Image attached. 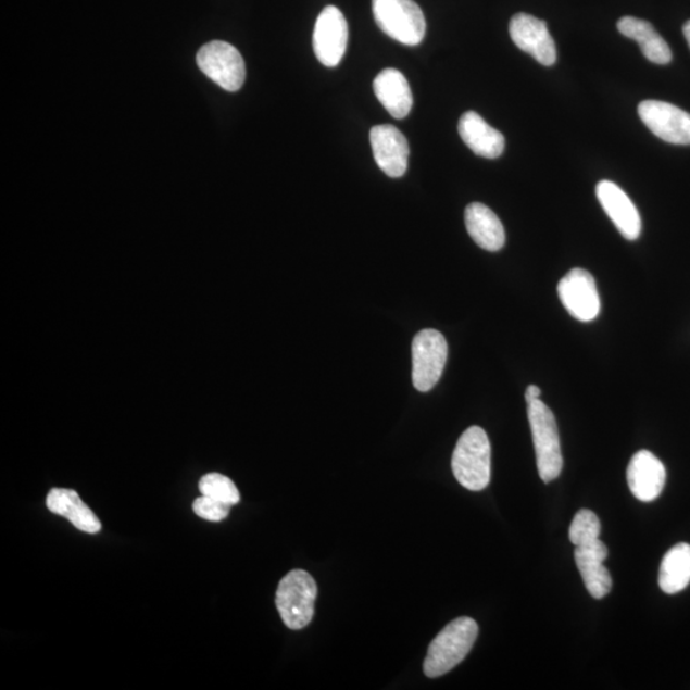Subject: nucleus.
I'll use <instances>...</instances> for the list:
<instances>
[{"mask_svg":"<svg viewBox=\"0 0 690 690\" xmlns=\"http://www.w3.org/2000/svg\"><path fill=\"white\" fill-rule=\"evenodd\" d=\"M528 421L531 426L536 462L544 484L554 481L563 471L561 438L554 413L541 399L528 404Z\"/></svg>","mask_w":690,"mask_h":690,"instance_id":"nucleus-3","label":"nucleus"},{"mask_svg":"<svg viewBox=\"0 0 690 690\" xmlns=\"http://www.w3.org/2000/svg\"><path fill=\"white\" fill-rule=\"evenodd\" d=\"M374 91L391 117L403 120L410 114L413 106V96L411 86L402 72L396 68L380 72L375 78Z\"/></svg>","mask_w":690,"mask_h":690,"instance_id":"nucleus-18","label":"nucleus"},{"mask_svg":"<svg viewBox=\"0 0 690 690\" xmlns=\"http://www.w3.org/2000/svg\"><path fill=\"white\" fill-rule=\"evenodd\" d=\"M600 534V519L598 515L588 510L579 511L569 528V539L576 548L599 540Z\"/></svg>","mask_w":690,"mask_h":690,"instance_id":"nucleus-23","label":"nucleus"},{"mask_svg":"<svg viewBox=\"0 0 690 690\" xmlns=\"http://www.w3.org/2000/svg\"><path fill=\"white\" fill-rule=\"evenodd\" d=\"M466 228L472 239L481 249L498 252L505 244V230L498 215L481 202H474L464 213Z\"/></svg>","mask_w":690,"mask_h":690,"instance_id":"nucleus-17","label":"nucleus"},{"mask_svg":"<svg viewBox=\"0 0 690 690\" xmlns=\"http://www.w3.org/2000/svg\"><path fill=\"white\" fill-rule=\"evenodd\" d=\"M200 70L222 89L236 92L241 90L246 79V65L241 53L225 41H212L198 53Z\"/></svg>","mask_w":690,"mask_h":690,"instance_id":"nucleus-7","label":"nucleus"},{"mask_svg":"<svg viewBox=\"0 0 690 690\" xmlns=\"http://www.w3.org/2000/svg\"><path fill=\"white\" fill-rule=\"evenodd\" d=\"M617 30L627 38L636 40L650 62L660 65L672 62L673 53L669 46L650 22L630 16L623 17L617 22Z\"/></svg>","mask_w":690,"mask_h":690,"instance_id":"nucleus-20","label":"nucleus"},{"mask_svg":"<svg viewBox=\"0 0 690 690\" xmlns=\"http://www.w3.org/2000/svg\"><path fill=\"white\" fill-rule=\"evenodd\" d=\"M48 510L67 518L79 531L98 534L101 523L75 490L52 489L47 497Z\"/></svg>","mask_w":690,"mask_h":690,"instance_id":"nucleus-19","label":"nucleus"},{"mask_svg":"<svg viewBox=\"0 0 690 690\" xmlns=\"http://www.w3.org/2000/svg\"><path fill=\"white\" fill-rule=\"evenodd\" d=\"M478 636L477 623L468 616L457 617L440 631L428 648L424 673L439 678L467 657Z\"/></svg>","mask_w":690,"mask_h":690,"instance_id":"nucleus-1","label":"nucleus"},{"mask_svg":"<svg viewBox=\"0 0 690 690\" xmlns=\"http://www.w3.org/2000/svg\"><path fill=\"white\" fill-rule=\"evenodd\" d=\"M639 118L661 140L690 145V114L666 101L644 100L638 105Z\"/></svg>","mask_w":690,"mask_h":690,"instance_id":"nucleus-9","label":"nucleus"},{"mask_svg":"<svg viewBox=\"0 0 690 690\" xmlns=\"http://www.w3.org/2000/svg\"><path fill=\"white\" fill-rule=\"evenodd\" d=\"M609 551L600 539L577 547L574 551L577 568L582 577L588 593L595 600L604 599L613 588V578L604 565Z\"/></svg>","mask_w":690,"mask_h":690,"instance_id":"nucleus-15","label":"nucleus"},{"mask_svg":"<svg viewBox=\"0 0 690 690\" xmlns=\"http://www.w3.org/2000/svg\"><path fill=\"white\" fill-rule=\"evenodd\" d=\"M541 397V389L536 387V385H529L526 390V402L527 404L532 403L535 401H539Z\"/></svg>","mask_w":690,"mask_h":690,"instance_id":"nucleus-25","label":"nucleus"},{"mask_svg":"<svg viewBox=\"0 0 690 690\" xmlns=\"http://www.w3.org/2000/svg\"><path fill=\"white\" fill-rule=\"evenodd\" d=\"M457 130H460L463 142L478 156L497 159L504 152L505 138L503 134L491 127L476 112L464 113L460 120V125H457Z\"/></svg>","mask_w":690,"mask_h":690,"instance_id":"nucleus-16","label":"nucleus"},{"mask_svg":"<svg viewBox=\"0 0 690 690\" xmlns=\"http://www.w3.org/2000/svg\"><path fill=\"white\" fill-rule=\"evenodd\" d=\"M199 489L201 495L222 501L234 506L241 501L237 486L227 476L221 474H208L200 479Z\"/></svg>","mask_w":690,"mask_h":690,"instance_id":"nucleus-22","label":"nucleus"},{"mask_svg":"<svg viewBox=\"0 0 690 690\" xmlns=\"http://www.w3.org/2000/svg\"><path fill=\"white\" fill-rule=\"evenodd\" d=\"M448 360V343L438 330L419 331L412 343V380L418 391H430L439 382Z\"/></svg>","mask_w":690,"mask_h":690,"instance_id":"nucleus-6","label":"nucleus"},{"mask_svg":"<svg viewBox=\"0 0 690 690\" xmlns=\"http://www.w3.org/2000/svg\"><path fill=\"white\" fill-rule=\"evenodd\" d=\"M511 38L523 52L547 67L554 65L557 58L554 39L549 32L547 22L527 13H517L511 21Z\"/></svg>","mask_w":690,"mask_h":690,"instance_id":"nucleus-11","label":"nucleus"},{"mask_svg":"<svg viewBox=\"0 0 690 690\" xmlns=\"http://www.w3.org/2000/svg\"><path fill=\"white\" fill-rule=\"evenodd\" d=\"M595 196L620 235L628 241H636L641 236L642 219L628 195L614 181L601 180L595 186Z\"/></svg>","mask_w":690,"mask_h":690,"instance_id":"nucleus-13","label":"nucleus"},{"mask_svg":"<svg viewBox=\"0 0 690 690\" xmlns=\"http://www.w3.org/2000/svg\"><path fill=\"white\" fill-rule=\"evenodd\" d=\"M456 481L471 491H482L491 479V446L484 428L472 426L456 442L452 457Z\"/></svg>","mask_w":690,"mask_h":690,"instance_id":"nucleus-2","label":"nucleus"},{"mask_svg":"<svg viewBox=\"0 0 690 690\" xmlns=\"http://www.w3.org/2000/svg\"><path fill=\"white\" fill-rule=\"evenodd\" d=\"M627 481L635 498L650 503L656 500L665 488L666 468L656 455L649 450H641L630 460Z\"/></svg>","mask_w":690,"mask_h":690,"instance_id":"nucleus-14","label":"nucleus"},{"mask_svg":"<svg viewBox=\"0 0 690 690\" xmlns=\"http://www.w3.org/2000/svg\"><path fill=\"white\" fill-rule=\"evenodd\" d=\"M559 298L569 314L582 323L600 315L601 301L592 274L585 268H573L559 281Z\"/></svg>","mask_w":690,"mask_h":690,"instance_id":"nucleus-8","label":"nucleus"},{"mask_svg":"<svg viewBox=\"0 0 690 690\" xmlns=\"http://www.w3.org/2000/svg\"><path fill=\"white\" fill-rule=\"evenodd\" d=\"M374 158L390 178H401L409 168L410 145L394 126H376L369 133Z\"/></svg>","mask_w":690,"mask_h":690,"instance_id":"nucleus-12","label":"nucleus"},{"mask_svg":"<svg viewBox=\"0 0 690 690\" xmlns=\"http://www.w3.org/2000/svg\"><path fill=\"white\" fill-rule=\"evenodd\" d=\"M682 33H685L688 46L690 48V21H688L685 27H682Z\"/></svg>","mask_w":690,"mask_h":690,"instance_id":"nucleus-26","label":"nucleus"},{"mask_svg":"<svg viewBox=\"0 0 690 690\" xmlns=\"http://www.w3.org/2000/svg\"><path fill=\"white\" fill-rule=\"evenodd\" d=\"M312 41L317 60L326 67H337L343 60L348 42V24L344 14L337 7H326L319 13Z\"/></svg>","mask_w":690,"mask_h":690,"instance_id":"nucleus-10","label":"nucleus"},{"mask_svg":"<svg viewBox=\"0 0 690 690\" xmlns=\"http://www.w3.org/2000/svg\"><path fill=\"white\" fill-rule=\"evenodd\" d=\"M230 505L209 497H200L193 501V512L209 522H222L228 517Z\"/></svg>","mask_w":690,"mask_h":690,"instance_id":"nucleus-24","label":"nucleus"},{"mask_svg":"<svg viewBox=\"0 0 690 690\" xmlns=\"http://www.w3.org/2000/svg\"><path fill=\"white\" fill-rule=\"evenodd\" d=\"M373 12L377 26L391 39L409 47L424 40L426 20L413 0H373Z\"/></svg>","mask_w":690,"mask_h":690,"instance_id":"nucleus-5","label":"nucleus"},{"mask_svg":"<svg viewBox=\"0 0 690 690\" xmlns=\"http://www.w3.org/2000/svg\"><path fill=\"white\" fill-rule=\"evenodd\" d=\"M316 598L317 585L310 573L289 572L280 580L275 598L283 623L292 630L306 628L314 619Z\"/></svg>","mask_w":690,"mask_h":690,"instance_id":"nucleus-4","label":"nucleus"},{"mask_svg":"<svg viewBox=\"0 0 690 690\" xmlns=\"http://www.w3.org/2000/svg\"><path fill=\"white\" fill-rule=\"evenodd\" d=\"M690 584V544H675L661 562L658 585L667 594L685 591Z\"/></svg>","mask_w":690,"mask_h":690,"instance_id":"nucleus-21","label":"nucleus"}]
</instances>
